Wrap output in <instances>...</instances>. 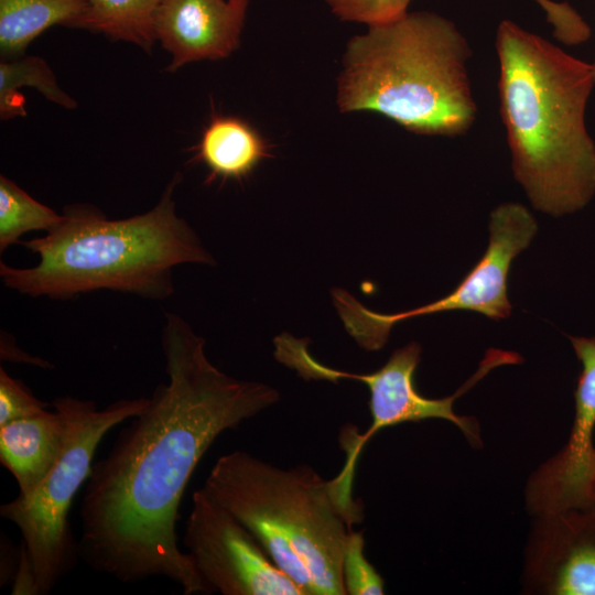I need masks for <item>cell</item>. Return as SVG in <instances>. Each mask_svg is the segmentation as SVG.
Here are the masks:
<instances>
[{
  "instance_id": "cell-7",
  "label": "cell",
  "mask_w": 595,
  "mask_h": 595,
  "mask_svg": "<svg viewBox=\"0 0 595 595\" xmlns=\"http://www.w3.org/2000/svg\"><path fill=\"white\" fill-rule=\"evenodd\" d=\"M421 346L411 342L396 349L388 361L371 374H353L329 368L316 360L307 349V342L285 335L275 349L279 363L295 370L305 380L353 379L364 382L370 392L369 409L371 424L363 434L345 431L340 437L347 456L336 480L351 490L356 465L364 446L380 430L402 423H418L430 419H442L457 426L474 447L483 446L479 424L473 416L454 412V401L466 393L490 370L502 365L519 364L521 357L513 351L489 349L476 372L455 393L444 398H428L421 394L414 383V374L421 358Z\"/></svg>"
},
{
  "instance_id": "cell-2",
  "label": "cell",
  "mask_w": 595,
  "mask_h": 595,
  "mask_svg": "<svg viewBox=\"0 0 595 595\" xmlns=\"http://www.w3.org/2000/svg\"><path fill=\"white\" fill-rule=\"evenodd\" d=\"M499 111L516 180L532 206L559 217L595 195L585 109L592 65L510 20L496 34Z\"/></svg>"
},
{
  "instance_id": "cell-6",
  "label": "cell",
  "mask_w": 595,
  "mask_h": 595,
  "mask_svg": "<svg viewBox=\"0 0 595 595\" xmlns=\"http://www.w3.org/2000/svg\"><path fill=\"white\" fill-rule=\"evenodd\" d=\"M149 397L117 400L98 409L91 400L57 397L54 409L66 418L67 432L61 454L41 484L28 495H18L0 506L2 518L20 531L21 547L15 589L44 595L71 571L79 559L78 544L69 524L75 495L87 482L96 450L119 423L138 415Z\"/></svg>"
},
{
  "instance_id": "cell-24",
  "label": "cell",
  "mask_w": 595,
  "mask_h": 595,
  "mask_svg": "<svg viewBox=\"0 0 595 595\" xmlns=\"http://www.w3.org/2000/svg\"><path fill=\"white\" fill-rule=\"evenodd\" d=\"M591 65H592V69H593V77H594V80H595V58H594V61H593V63Z\"/></svg>"
},
{
  "instance_id": "cell-17",
  "label": "cell",
  "mask_w": 595,
  "mask_h": 595,
  "mask_svg": "<svg viewBox=\"0 0 595 595\" xmlns=\"http://www.w3.org/2000/svg\"><path fill=\"white\" fill-rule=\"evenodd\" d=\"M28 86L37 89L48 100L68 109L76 101L57 84L47 63L37 56H20L4 60L0 64V116L8 120L25 116L24 100L19 88Z\"/></svg>"
},
{
  "instance_id": "cell-5",
  "label": "cell",
  "mask_w": 595,
  "mask_h": 595,
  "mask_svg": "<svg viewBox=\"0 0 595 595\" xmlns=\"http://www.w3.org/2000/svg\"><path fill=\"white\" fill-rule=\"evenodd\" d=\"M203 488L260 542L304 595H346L342 563L363 504L306 464L282 468L245 451L221 455Z\"/></svg>"
},
{
  "instance_id": "cell-9",
  "label": "cell",
  "mask_w": 595,
  "mask_h": 595,
  "mask_svg": "<svg viewBox=\"0 0 595 595\" xmlns=\"http://www.w3.org/2000/svg\"><path fill=\"white\" fill-rule=\"evenodd\" d=\"M183 543L212 593L304 595L256 537L203 487L193 494Z\"/></svg>"
},
{
  "instance_id": "cell-18",
  "label": "cell",
  "mask_w": 595,
  "mask_h": 595,
  "mask_svg": "<svg viewBox=\"0 0 595 595\" xmlns=\"http://www.w3.org/2000/svg\"><path fill=\"white\" fill-rule=\"evenodd\" d=\"M63 215L43 205L13 181L0 176V252L20 244L29 231H50L60 224Z\"/></svg>"
},
{
  "instance_id": "cell-16",
  "label": "cell",
  "mask_w": 595,
  "mask_h": 595,
  "mask_svg": "<svg viewBox=\"0 0 595 595\" xmlns=\"http://www.w3.org/2000/svg\"><path fill=\"white\" fill-rule=\"evenodd\" d=\"M162 0H88L84 28L150 51L156 41L154 17Z\"/></svg>"
},
{
  "instance_id": "cell-4",
  "label": "cell",
  "mask_w": 595,
  "mask_h": 595,
  "mask_svg": "<svg viewBox=\"0 0 595 595\" xmlns=\"http://www.w3.org/2000/svg\"><path fill=\"white\" fill-rule=\"evenodd\" d=\"M468 41L448 19L407 12L349 40L338 79L342 111L381 113L404 129L455 137L475 122Z\"/></svg>"
},
{
  "instance_id": "cell-3",
  "label": "cell",
  "mask_w": 595,
  "mask_h": 595,
  "mask_svg": "<svg viewBox=\"0 0 595 595\" xmlns=\"http://www.w3.org/2000/svg\"><path fill=\"white\" fill-rule=\"evenodd\" d=\"M177 182L169 183L153 208L129 218L108 219L88 205L66 207L45 236L21 242L39 256L36 266L0 263L3 284L32 298L71 299L97 290L152 300L171 296L174 267L215 262L176 214Z\"/></svg>"
},
{
  "instance_id": "cell-11",
  "label": "cell",
  "mask_w": 595,
  "mask_h": 595,
  "mask_svg": "<svg viewBox=\"0 0 595 595\" xmlns=\"http://www.w3.org/2000/svg\"><path fill=\"white\" fill-rule=\"evenodd\" d=\"M522 589L540 595H595V507L534 516Z\"/></svg>"
},
{
  "instance_id": "cell-21",
  "label": "cell",
  "mask_w": 595,
  "mask_h": 595,
  "mask_svg": "<svg viewBox=\"0 0 595 595\" xmlns=\"http://www.w3.org/2000/svg\"><path fill=\"white\" fill-rule=\"evenodd\" d=\"M47 405L21 380L12 378L0 368V426L14 420L42 414L47 411Z\"/></svg>"
},
{
  "instance_id": "cell-12",
  "label": "cell",
  "mask_w": 595,
  "mask_h": 595,
  "mask_svg": "<svg viewBox=\"0 0 595 595\" xmlns=\"http://www.w3.org/2000/svg\"><path fill=\"white\" fill-rule=\"evenodd\" d=\"M247 7L248 0H162L154 31L172 57L167 69L227 57L239 44Z\"/></svg>"
},
{
  "instance_id": "cell-13",
  "label": "cell",
  "mask_w": 595,
  "mask_h": 595,
  "mask_svg": "<svg viewBox=\"0 0 595 595\" xmlns=\"http://www.w3.org/2000/svg\"><path fill=\"white\" fill-rule=\"evenodd\" d=\"M67 432L57 409L0 426V462L12 474L20 495L32 493L57 461Z\"/></svg>"
},
{
  "instance_id": "cell-15",
  "label": "cell",
  "mask_w": 595,
  "mask_h": 595,
  "mask_svg": "<svg viewBox=\"0 0 595 595\" xmlns=\"http://www.w3.org/2000/svg\"><path fill=\"white\" fill-rule=\"evenodd\" d=\"M267 156L261 137L245 121L235 117H216L204 130L197 147V159L223 178H241Z\"/></svg>"
},
{
  "instance_id": "cell-23",
  "label": "cell",
  "mask_w": 595,
  "mask_h": 595,
  "mask_svg": "<svg viewBox=\"0 0 595 595\" xmlns=\"http://www.w3.org/2000/svg\"><path fill=\"white\" fill-rule=\"evenodd\" d=\"M592 506L595 507V478H594L593 487H592Z\"/></svg>"
},
{
  "instance_id": "cell-1",
  "label": "cell",
  "mask_w": 595,
  "mask_h": 595,
  "mask_svg": "<svg viewBox=\"0 0 595 595\" xmlns=\"http://www.w3.org/2000/svg\"><path fill=\"white\" fill-rule=\"evenodd\" d=\"M166 383L95 462L82 505L79 559L121 583L161 576L183 594H210L178 545L185 488L216 439L280 399L273 387L234 378L207 358L205 340L178 315L162 331Z\"/></svg>"
},
{
  "instance_id": "cell-22",
  "label": "cell",
  "mask_w": 595,
  "mask_h": 595,
  "mask_svg": "<svg viewBox=\"0 0 595 595\" xmlns=\"http://www.w3.org/2000/svg\"><path fill=\"white\" fill-rule=\"evenodd\" d=\"M533 1L543 10L556 40L566 45H576L589 39V25L569 3L554 0Z\"/></svg>"
},
{
  "instance_id": "cell-10",
  "label": "cell",
  "mask_w": 595,
  "mask_h": 595,
  "mask_svg": "<svg viewBox=\"0 0 595 595\" xmlns=\"http://www.w3.org/2000/svg\"><path fill=\"white\" fill-rule=\"evenodd\" d=\"M582 365L575 412L563 447L528 478L524 499L531 516L592 506L595 478V337H570Z\"/></svg>"
},
{
  "instance_id": "cell-19",
  "label": "cell",
  "mask_w": 595,
  "mask_h": 595,
  "mask_svg": "<svg viewBox=\"0 0 595 595\" xmlns=\"http://www.w3.org/2000/svg\"><path fill=\"white\" fill-rule=\"evenodd\" d=\"M343 584L346 595H381L385 581L365 555L363 531L351 530L342 563Z\"/></svg>"
},
{
  "instance_id": "cell-20",
  "label": "cell",
  "mask_w": 595,
  "mask_h": 595,
  "mask_svg": "<svg viewBox=\"0 0 595 595\" xmlns=\"http://www.w3.org/2000/svg\"><path fill=\"white\" fill-rule=\"evenodd\" d=\"M342 21L379 25L408 12L412 0H324Z\"/></svg>"
},
{
  "instance_id": "cell-14",
  "label": "cell",
  "mask_w": 595,
  "mask_h": 595,
  "mask_svg": "<svg viewBox=\"0 0 595 595\" xmlns=\"http://www.w3.org/2000/svg\"><path fill=\"white\" fill-rule=\"evenodd\" d=\"M88 0H0V53L22 56L28 45L53 25L83 29Z\"/></svg>"
},
{
  "instance_id": "cell-8",
  "label": "cell",
  "mask_w": 595,
  "mask_h": 595,
  "mask_svg": "<svg viewBox=\"0 0 595 595\" xmlns=\"http://www.w3.org/2000/svg\"><path fill=\"white\" fill-rule=\"evenodd\" d=\"M538 230L531 213L521 204L505 203L490 214L489 244L472 270L446 296L426 305L396 313L368 310L344 289H333V302L347 333L366 350H379L393 325L408 318L446 311H473L499 321L511 313L507 279L512 260Z\"/></svg>"
}]
</instances>
